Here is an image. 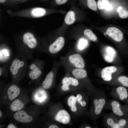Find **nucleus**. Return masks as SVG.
Here are the masks:
<instances>
[{"instance_id":"nucleus-1","label":"nucleus","mask_w":128,"mask_h":128,"mask_svg":"<svg viewBox=\"0 0 128 128\" xmlns=\"http://www.w3.org/2000/svg\"><path fill=\"white\" fill-rule=\"evenodd\" d=\"M21 42L16 48L17 56L31 59L33 53L38 49V41L34 34L30 32L24 33L21 39Z\"/></svg>"},{"instance_id":"nucleus-2","label":"nucleus","mask_w":128,"mask_h":128,"mask_svg":"<svg viewBox=\"0 0 128 128\" xmlns=\"http://www.w3.org/2000/svg\"><path fill=\"white\" fill-rule=\"evenodd\" d=\"M27 59L17 56L11 59L9 65V70L15 79L20 78L27 70Z\"/></svg>"},{"instance_id":"nucleus-3","label":"nucleus","mask_w":128,"mask_h":128,"mask_svg":"<svg viewBox=\"0 0 128 128\" xmlns=\"http://www.w3.org/2000/svg\"><path fill=\"white\" fill-rule=\"evenodd\" d=\"M63 62L62 64L65 68L83 69L85 65V61L82 56L77 53L68 55L63 59Z\"/></svg>"},{"instance_id":"nucleus-4","label":"nucleus","mask_w":128,"mask_h":128,"mask_svg":"<svg viewBox=\"0 0 128 128\" xmlns=\"http://www.w3.org/2000/svg\"><path fill=\"white\" fill-rule=\"evenodd\" d=\"M45 62L38 59L33 60L27 66V70L29 78L32 80L38 78L43 70Z\"/></svg>"},{"instance_id":"nucleus-5","label":"nucleus","mask_w":128,"mask_h":128,"mask_svg":"<svg viewBox=\"0 0 128 128\" xmlns=\"http://www.w3.org/2000/svg\"><path fill=\"white\" fill-rule=\"evenodd\" d=\"M64 43V38L63 37H60L49 45L43 51L51 55L55 54L62 49Z\"/></svg>"},{"instance_id":"nucleus-6","label":"nucleus","mask_w":128,"mask_h":128,"mask_svg":"<svg viewBox=\"0 0 128 128\" xmlns=\"http://www.w3.org/2000/svg\"><path fill=\"white\" fill-rule=\"evenodd\" d=\"M57 63H55L51 70L46 76L42 83V86L46 89L50 88L52 85L54 78L55 72L58 70L59 64Z\"/></svg>"},{"instance_id":"nucleus-7","label":"nucleus","mask_w":128,"mask_h":128,"mask_svg":"<svg viewBox=\"0 0 128 128\" xmlns=\"http://www.w3.org/2000/svg\"><path fill=\"white\" fill-rule=\"evenodd\" d=\"M107 34L114 41L120 42L122 41L123 38L122 32L119 29L115 27H110L106 30Z\"/></svg>"},{"instance_id":"nucleus-8","label":"nucleus","mask_w":128,"mask_h":128,"mask_svg":"<svg viewBox=\"0 0 128 128\" xmlns=\"http://www.w3.org/2000/svg\"><path fill=\"white\" fill-rule=\"evenodd\" d=\"M14 117L16 121L23 123H29L33 120L32 117L23 110H19L16 112L14 115Z\"/></svg>"},{"instance_id":"nucleus-9","label":"nucleus","mask_w":128,"mask_h":128,"mask_svg":"<svg viewBox=\"0 0 128 128\" xmlns=\"http://www.w3.org/2000/svg\"><path fill=\"white\" fill-rule=\"evenodd\" d=\"M63 85L61 87L65 90H69V86H76L79 84L77 78L72 77H64L62 80Z\"/></svg>"},{"instance_id":"nucleus-10","label":"nucleus","mask_w":128,"mask_h":128,"mask_svg":"<svg viewBox=\"0 0 128 128\" xmlns=\"http://www.w3.org/2000/svg\"><path fill=\"white\" fill-rule=\"evenodd\" d=\"M116 67L111 66L106 67L103 69L101 71V77L105 81H109L112 78V74L117 71Z\"/></svg>"},{"instance_id":"nucleus-11","label":"nucleus","mask_w":128,"mask_h":128,"mask_svg":"<svg viewBox=\"0 0 128 128\" xmlns=\"http://www.w3.org/2000/svg\"><path fill=\"white\" fill-rule=\"evenodd\" d=\"M70 116L66 111L61 110L59 111L55 117L56 120L63 124L68 123L70 120Z\"/></svg>"},{"instance_id":"nucleus-12","label":"nucleus","mask_w":128,"mask_h":128,"mask_svg":"<svg viewBox=\"0 0 128 128\" xmlns=\"http://www.w3.org/2000/svg\"><path fill=\"white\" fill-rule=\"evenodd\" d=\"M116 52L115 50L110 46H107L104 49L103 55L105 60L108 62H111L115 57Z\"/></svg>"},{"instance_id":"nucleus-13","label":"nucleus","mask_w":128,"mask_h":128,"mask_svg":"<svg viewBox=\"0 0 128 128\" xmlns=\"http://www.w3.org/2000/svg\"><path fill=\"white\" fill-rule=\"evenodd\" d=\"M20 93V89L16 85L12 84L9 87L7 91V95L9 99L13 100L17 97Z\"/></svg>"},{"instance_id":"nucleus-14","label":"nucleus","mask_w":128,"mask_h":128,"mask_svg":"<svg viewBox=\"0 0 128 128\" xmlns=\"http://www.w3.org/2000/svg\"><path fill=\"white\" fill-rule=\"evenodd\" d=\"M11 50L6 47L0 48V60L1 63H5L9 60L11 56Z\"/></svg>"},{"instance_id":"nucleus-15","label":"nucleus","mask_w":128,"mask_h":128,"mask_svg":"<svg viewBox=\"0 0 128 128\" xmlns=\"http://www.w3.org/2000/svg\"><path fill=\"white\" fill-rule=\"evenodd\" d=\"M112 110L113 113L119 116H125L128 117V114L123 111L120 107L119 103L116 101H113L111 103Z\"/></svg>"},{"instance_id":"nucleus-16","label":"nucleus","mask_w":128,"mask_h":128,"mask_svg":"<svg viewBox=\"0 0 128 128\" xmlns=\"http://www.w3.org/2000/svg\"><path fill=\"white\" fill-rule=\"evenodd\" d=\"M105 103V101L104 98L94 100V104L95 108V113L96 114L98 115L101 113Z\"/></svg>"},{"instance_id":"nucleus-17","label":"nucleus","mask_w":128,"mask_h":128,"mask_svg":"<svg viewBox=\"0 0 128 128\" xmlns=\"http://www.w3.org/2000/svg\"><path fill=\"white\" fill-rule=\"evenodd\" d=\"M116 91L119 98L122 101L128 99V92L127 89L124 87L120 86L116 89Z\"/></svg>"},{"instance_id":"nucleus-18","label":"nucleus","mask_w":128,"mask_h":128,"mask_svg":"<svg viewBox=\"0 0 128 128\" xmlns=\"http://www.w3.org/2000/svg\"><path fill=\"white\" fill-rule=\"evenodd\" d=\"M97 5L98 8L100 10H111L112 8V5L108 0H98Z\"/></svg>"},{"instance_id":"nucleus-19","label":"nucleus","mask_w":128,"mask_h":128,"mask_svg":"<svg viewBox=\"0 0 128 128\" xmlns=\"http://www.w3.org/2000/svg\"><path fill=\"white\" fill-rule=\"evenodd\" d=\"M24 104L20 100L16 99L13 101L10 106V109L13 111L21 110L23 107Z\"/></svg>"},{"instance_id":"nucleus-20","label":"nucleus","mask_w":128,"mask_h":128,"mask_svg":"<svg viewBox=\"0 0 128 128\" xmlns=\"http://www.w3.org/2000/svg\"><path fill=\"white\" fill-rule=\"evenodd\" d=\"M116 11L120 18L125 19L128 18V9L126 7L119 6L117 8Z\"/></svg>"},{"instance_id":"nucleus-21","label":"nucleus","mask_w":128,"mask_h":128,"mask_svg":"<svg viewBox=\"0 0 128 128\" xmlns=\"http://www.w3.org/2000/svg\"><path fill=\"white\" fill-rule=\"evenodd\" d=\"M46 13L44 9L40 7H36L33 9L31 11L32 15L36 17H39L44 16Z\"/></svg>"},{"instance_id":"nucleus-22","label":"nucleus","mask_w":128,"mask_h":128,"mask_svg":"<svg viewBox=\"0 0 128 128\" xmlns=\"http://www.w3.org/2000/svg\"><path fill=\"white\" fill-rule=\"evenodd\" d=\"M75 19L74 12L70 11L67 13L64 19V22L66 24L70 25L74 22Z\"/></svg>"},{"instance_id":"nucleus-23","label":"nucleus","mask_w":128,"mask_h":128,"mask_svg":"<svg viewBox=\"0 0 128 128\" xmlns=\"http://www.w3.org/2000/svg\"><path fill=\"white\" fill-rule=\"evenodd\" d=\"M76 101V97L73 96H69L68 99V105L71 107V109L72 111H75L77 109L75 106Z\"/></svg>"},{"instance_id":"nucleus-24","label":"nucleus","mask_w":128,"mask_h":128,"mask_svg":"<svg viewBox=\"0 0 128 128\" xmlns=\"http://www.w3.org/2000/svg\"><path fill=\"white\" fill-rule=\"evenodd\" d=\"M84 35L90 40L93 41H95L97 40L96 36L90 30L86 29L84 30Z\"/></svg>"},{"instance_id":"nucleus-25","label":"nucleus","mask_w":128,"mask_h":128,"mask_svg":"<svg viewBox=\"0 0 128 128\" xmlns=\"http://www.w3.org/2000/svg\"><path fill=\"white\" fill-rule=\"evenodd\" d=\"M118 80L123 86L128 87V77L124 76H121L118 78Z\"/></svg>"},{"instance_id":"nucleus-26","label":"nucleus","mask_w":128,"mask_h":128,"mask_svg":"<svg viewBox=\"0 0 128 128\" xmlns=\"http://www.w3.org/2000/svg\"><path fill=\"white\" fill-rule=\"evenodd\" d=\"M87 4L90 9L94 11L97 10V4L95 0H87Z\"/></svg>"},{"instance_id":"nucleus-27","label":"nucleus","mask_w":128,"mask_h":128,"mask_svg":"<svg viewBox=\"0 0 128 128\" xmlns=\"http://www.w3.org/2000/svg\"><path fill=\"white\" fill-rule=\"evenodd\" d=\"M107 123L108 125L112 128H120L119 124L114 122L113 119L111 118H108L107 120Z\"/></svg>"},{"instance_id":"nucleus-28","label":"nucleus","mask_w":128,"mask_h":128,"mask_svg":"<svg viewBox=\"0 0 128 128\" xmlns=\"http://www.w3.org/2000/svg\"><path fill=\"white\" fill-rule=\"evenodd\" d=\"M118 124L120 128L128 127V120L122 118L119 121Z\"/></svg>"},{"instance_id":"nucleus-29","label":"nucleus","mask_w":128,"mask_h":128,"mask_svg":"<svg viewBox=\"0 0 128 128\" xmlns=\"http://www.w3.org/2000/svg\"><path fill=\"white\" fill-rule=\"evenodd\" d=\"M87 41L84 39H81L79 43L78 47L79 49L82 50L84 49L87 45Z\"/></svg>"},{"instance_id":"nucleus-30","label":"nucleus","mask_w":128,"mask_h":128,"mask_svg":"<svg viewBox=\"0 0 128 128\" xmlns=\"http://www.w3.org/2000/svg\"><path fill=\"white\" fill-rule=\"evenodd\" d=\"M68 0H55L56 3L58 5H61L65 3Z\"/></svg>"},{"instance_id":"nucleus-31","label":"nucleus","mask_w":128,"mask_h":128,"mask_svg":"<svg viewBox=\"0 0 128 128\" xmlns=\"http://www.w3.org/2000/svg\"><path fill=\"white\" fill-rule=\"evenodd\" d=\"M82 99V96L81 95L78 94L77 95L76 98L77 101L80 103Z\"/></svg>"},{"instance_id":"nucleus-32","label":"nucleus","mask_w":128,"mask_h":128,"mask_svg":"<svg viewBox=\"0 0 128 128\" xmlns=\"http://www.w3.org/2000/svg\"><path fill=\"white\" fill-rule=\"evenodd\" d=\"M8 128H17V127L12 124H9L7 127Z\"/></svg>"},{"instance_id":"nucleus-33","label":"nucleus","mask_w":128,"mask_h":128,"mask_svg":"<svg viewBox=\"0 0 128 128\" xmlns=\"http://www.w3.org/2000/svg\"><path fill=\"white\" fill-rule=\"evenodd\" d=\"M81 105L82 106H84L86 105V102L85 101H82L80 102Z\"/></svg>"},{"instance_id":"nucleus-34","label":"nucleus","mask_w":128,"mask_h":128,"mask_svg":"<svg viewBox=\"0 0 128 128\" xmlns=\"http://www.w3.org/2000/svg\"><path fill=\"white\" fill-rule=\"evenodd\" d=\"M49 128H58V127L56 125L52 124L50 125L48 127Z\"/></svg>"},{"instance_id":"nucleus-35","label":"nucleus","mask_w":128,"mask_h":128,"mask_svg":"<svg viewBox=\"0 0 128 128\" xmlns=\"http://www.w3.org/2000/svg\"><path fill=\"white\" fill-rule=\"evenodd\" d=\"M125 110L126 111V112L128 114V104L126 105L124 107Z\"/></svg>"},{"instance_id":"nucleus-36","label":"nucleus","mask_w":128,"mask_h":128,"mask_svg":"<svg viewBox=\"0 0 128 128\" xmlns=\"http://www.w3.org/2000/svg\"><path fill=\"white\" fill-rule=\"evenodd\" d=\"M7 0H0V3H1L5 2Z\"/></svg>"},{"instance_id":"nucleus-37","label":"nucleus","mask_w":128,"mask_h":128,"mask_svg":"<svg viewBox=\"0 0 128 128\" xmlns=\"http://www.w3.org/2000/svg\"><path fill=\"white\" fill-rule=\"evenodd\" d=\"M2 116V114L1 110H0V117L1 118Z\"/></svg>"},{"instance_id":"nucleus-38","label":"nucleus","mask_w":128,"mask_h":128,"mask_svg":"<svg viewBox=\"0 0 128 128\" xmlns=\"http://www.w3.org/2000/svg\"><path fill=\"white\" fill-rule=\"evenodd\" d=\"M85 128H91V127H89V126H87V127H85Z\"/></svg>"},{"instance_id":"nucleus-39","label":"nucleus","mask_w":128,"mask_h":128,"mask_svg":"<svg viewBox=\"0 0 128 128\" xmlns=\"http://www.w3.org/2000/svg\"><path fill=\"white\" fill-rule=\"evenodd\" d=\"M15 0L19 1V0Z\"/></svg>"}]
</instances>
